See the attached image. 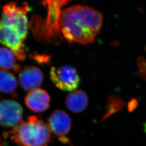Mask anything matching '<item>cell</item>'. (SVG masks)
Returning a JSON list of instances; mask_svg holds the SVG:
<instances>
[{"label": "cell", "mask_w": 146, "mask_h": 146, "mask_svg": "<svg viewBox=\"0 0 146 146\" xmlns=\"http://www.w3.org/2000/svg\"><path fill=\"white\" fill-rule=\"evenodd\" d=\"M103 21L99 11L86 6H73L61 11L59 27L68 42L87 45L94 41Z\"/></svg>", "instance_id": "cell-1"}, {"label": "cell", "mask_w": 146, "mask_h": 146, "mask_svg": "<svg viewBox=\"0 0 146 146\" xmlns=\"http://www.w3.org/2000/svg\"><path fill=\"white\" fill-rule=\"evenodd\" d=\"M10 137L15 143L20 146H48L51 139L49 126L35 116L29 117L19 125L3 134Z\"/></svg>", "instance_id": "cell-2"}, {"label": "cell", "mask_w": 146, "mask_h": 146, "mask_svg": "<svg viewBox=\"0 0 146 146\" xmlns=\"http://www.w3.org/2000/svg\"><path fill=\"white\" fill-rule=\"evenodd\" d=\"M28 5H18L12 2L3 7L0 24L9 27L25 40L28 33V21L27 13Z\"/></svg>", "instance_id": "cell-3"}, {"label": "cell", "mask_w": 146, "mask_h": 146, "mask_svg": "<svg viewBox=\"0 0 146 146\" xmlns=\"http://www.w3.org/2000/svg\"><path fill=\"white\" fill-rule=\"evenodd\" d=\"M50 77L54 84L64 91H72L77 88L80 82L76 70L68 65L51 68Z\"/></svg>", "instance_id": "cell-4"}, {"label": "cell", "mask_w": 146, "mask_h": 146, "mask_svg": "<svg viewBox=\"0 0 146 146\" xmlns=\"http://www.w3.org/2000/svg\"><path fill=\"white\" fill-rule=\"evenodd\" d=\"M23 108L17 102L4 100L0 102V125L4 127L17 126L23 121Z\"/></svg>", "instance_id": "cell-5"}, {"label": "cell", "mask_w": 146, "mask_h": 146, "mask_svg": "<svg viewBox=\"0 0 146 146\" xmlns=\"http://www.w3.org/2000/svg\"><path fill=\"white\" fill-rule=\"evenodd\" d=\"M23 40L13 29L0 24V44L9 48L20 61L26 58Z\"/></svg>", "instance_id": "cell-6"}, {"label": "cell", "mask_w": 146, "mask_h": 146, "mask_svg": "<svg viewBox=\"0 0 146 146\" xmlns=\"http://www.w3.org/2000/svg\"><path fill=\"white\" fill-rule=\"evenodd\" d=\"M48 125L52 133L61 137L69 133L71 128V120L64 111L56 110L48 118Z\"/></svg>", "instance_id": "cell-7"}, {"label": "cell", "mask_w": 146, "mask_h": 146, "mask_svg": "<svg viewBox=\"0 0 146 146\" xmlns=\"http://www.w3.org/2000/svg\"><path fill=\"white\" fill-rule=\"evenodd\" d=\"M24 101L30 110L35 112H41L49 108L50 97L45 90L36 88L29 92Z\"/></svg>", "instance_id": "cell-8"}, {"label": "cell", "mask_w": 146, "mask_h": 146, "mask_svg": "<svg viewBox=\"0 0 146 146\" xmlns=\"http://www.w3.org/2000/svg\"><path fill=\"white\" fill-rule=\"evenodd\" d=\"M43 78L40 69L34 66H27L21 69L19 75V83L25 90L31 91L37 88L42 84Z\"/></svg>", "instance_id": "cell-9"}, {"label": "cell", "mask_w": 146, "mask_h": 146, "mask_svg": "<svg viewBox=\"0 0 146 146\" xmlns=\"http://www.w3.org/2000/svg\"><path fill=\"white\" fill-rule=\"evenodd\" d=\"M66 106L72 112L78 113L84 111L88 104V96L82 90H76L70 93L66 97Z\"/></svg>", "instance_id": "cell-10"}, {"label": "cell", "mask_w": 146, "mask_h": 146, "mask_svg": "<svg viewBox=\"0 0 146 146\" xmlns=\"http://www.w3.org/2000/svg\"><path fill=\"white\" fill-rule=\"evenodd\" d=\"M18 60L10 49L0 47V70H12L15 73L21 70V66L17 63Z\"/></svg>", "instance_id": "cell-11"}, {"label": "cell", "mask_w": 146, "mask_h": 146, "mask_svg": "<svg viewBox=\"0 0 146 146\" xmlns=\"http://www.w3.org/2000/svg\"><path fill=\"white\" fill-rule=\"evenodd\" d=\"M18 81L12 73L6 70H0V91L11 94L15 97Z\"/></svg>", "instance_id": "cell-12"}, {"label": "cell", "mask_w": 146, "mask_h": 146, "mask_svg": "<svg viewBox=\"0 0 146 146\" xmlns=\"http://www.w3.org/2000/svg\"><path fill=\"white\" fill-rule=\"evenodd\" d=\"M125 105V102L119 96H112L109 98L106 106V113L102 118V121H104L111 115L121 111Z\"/></svg>", "instance_id": "cell-13"}, {"label": "cell", "mask_w": 146, "mask_h": 146, "mask_svg": "<svg viewBox=\"0 0 146 146\" xmlns=\"http://www.w3.org/2000/svg\"><path fill=\"white\" fill-rule=\"evenodd\" d=\"M138 72L137 74L140 77L146 80V59L143 56H139L137 59Z\"/></svg>", "instance_id": "cell-14"}, {"label": "cell", "mask_w": 146, "mask_h": 146, "mask_svg": "<svg viewBox=\"0 0 146 146\" xmlns=\"http://www.w3.org/2000/svg\"><path fill=\"white\" fill-rule=\"evenodd\" d=\"M138 106V101L135 99H133L129 102V103H128V111L129 112H132L137 108Z\"/></svg>", "instance_id": "cell-15"}, {"label": "cell", "mask_w": 146, "mask_h": 146, "mask_svg": "<svg viewBox=\"0 0 146 146\" xmlns=\"http://www.w3.org/2000/svg\"><path fill=\"white\" fill-rule=\"evenodd\" d=\"M58 140L60 142H62L63 143H69L70 142L69 139L68 138H66V136L59 137L58 138Z\"/></svg>", "instance_id": "cell-16"}, {"label": "cell", "mask_w": 146, "mask_h": 146, "mask_svg": "<svg viewBox=\"0 0 146 146\" xmlns=\"http://www.w3.org/2000/svg\"><path fill=\"white\" fill-rule=\"evenodd\" d=\"M0 146H5L4 142H3L1 137H0Z\"/></svg>", "instance_id": "cell-17"}, {"label": "cell", "mask_w": 146, "mask_h": 146, "mask_svg": "<svg viewBox=\"0 0 146 146\" xmlns=\"http://www.w3.org/2000/svg\"><path fill=\"white\" fill-rule=\"evenodd\" d=\"M144 130L146 133V122L144 124Z\"/></svg>", "instance_id": "cell-18"}]
</instances>
